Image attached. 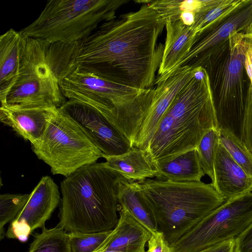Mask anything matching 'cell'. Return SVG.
I'll use <instances>...</instances> for the list:
<instances>
[{
  "mask_svg": "<svg viewBox=\"0 0 252 252\" xmlns=\"http://www.w3.org/2000/svg\"><path fill=\"white\" fill-rule=\"evenodd\" d=\"M164 27L165 20L147 3L105 22L80 41L60 44L59 78L79 68L123 85L153 88L164 46L158 40Z\"/></svg>",
  "mask_w": 252,
  "mask_h": 252,
  "instance_id": "1",
  "label": "cell"
},
{
  "mask_svg": "<svg viewBox=\"0 0 252 252\" xmlns=\"http://www.w3.org/2000/svg\"><path fill=\"white\" fill-rule=\"evenodd\" d=\"M212 128H218V125L209 78L199 66L174 98L144 151L154 167L197 149Z\"/></svg>",
  "mask_w": 252,
  "mask_h": 252,
  "instance_id": "2",
  "label": "cell"
},
{
  "mask_svg": "<svg viewBox=\"0 0 252 252\" xmlns=\"http://www.w3.org/2000/svg\"><path fill=\"white\" fill-rule=\"evenodd\" d=\"M123 177L104 162L82 167L61 182L58 227L70 232L113 230L119 217L118 193Z\"/></svg>",
  "mask_w": 252,
  "mask_h": 252,
  "instance_id": "3",
  "label": "cell"
},
{
  "mask_svg": "<svg viewBox=\"0 0 252 252\" xmlns=\"http://www.w3.org/2000/svg\"><path fill=\"white\" fill-rule=\"evenodd\" d=\"M141 196L157 231L170 245L226 200L212 184L147 179L138 182Z\"/></svg>",
  "mask_w": 252,
  "mask_h": 252,
  "instance_id": "4",
  "label": "cell"
},
{
  "mask_svg": "<svg viewBox=\"0 0 252 252\" xmlns=\"http://www.w3.org/2000/svg\"><path fill=\"white\" fill-rule=\"evenodd\" d=\"M67 99L87 104L114 125L134 147L153 102L155 88L140 89L119 84L76 68L59 82Z\"/></svg>",
  "mask_w": 252,
  "mask_h": 252,
  "instance_id": "5",
  "label": "cell"
},
{
  "mask_svg": "<svg viewBox=\"0 0 252 252\" xmlns=\"http://www.w3.org/2000/svg\"><path fill=\"white\" fill-rule=\"evenodd\" d=\"M252 34L235 33L207 61L218 128L226 129L240 138L251 82L245 68L246 54Z\"/></svg>",
  "mask_w": 252,
  "mask_h": 252,
  "instance_id": "6",
  "label": "cell"
},
{
  "mask_svg": "<svg viewBox=\"0 0 252 252\" xmlns=\"http://www.w3.org/2000/svg\"><path fill=\"white\" fill-rule=\"evenodd\" d=\"M129 0H50L37 18L20 32L25 37L49 43H72L114 19Z\"/></svg>",
  "mask_w": 252,
  "mask_h": 252,
  "instance_id": "7",
  "label": "cell"
},
{
  "mask_svg": "<svg viewBox=\"0 0 252 252\" xmlns=\"http://www.w3.org/2000/svg\"><path fill=\"white\" fill-rule=\"evenodd\" d=\"M37 157L47 164L54 175L65 177L103 158L83 128L58 108L41 137L32 144Z\"/></svg>",
  "mask_w": 252,
  "mask_h": 252,
  "instance_id": "8",
  "label": "cell"
},
{
  "mask_svg": "<svg viewBox=\"0 0 252 252\" xmlns=\"http://www.w3.org/2000/svg\"><path fill=\"white\" fill-rule=\"evenodd\" d=\"M49 44L26 37L18 77L1 105L59 108L67 101L48 60Z\"/></svg>",
  "mask_w": 252,
  "mask_h": 252,
  "instance_id": "9",
  "label": "cell"
},
{
  "mask_svg": "<svg viewBox=\"0 0 252 252\" xmlns=\"http://www.w3.org/2000/svg\"><path fill=\"white\" fill-rule=\"evenodd\" d=\"M252 222V192L227 200L170 245L173 252H199L236 239Z\"/></svg>",
  "mask_w": 252,
  "mask_h": 252,
  "instance_id": "10",
  "label": "cell"
},
{
  "mask_svg": "<svg viewBox=\"0 0 252 252\" xmlns=\"http://www.w3.org/2000/svg\"><path fill=\"white\" fill-rule=\"evenodd\" d=\"M235 33L252 34V0H245L231 12L197 34L189 54L168 73L181 67H202Z\"/></svg>",
  "mask_w": 252,
  "mask_h": 252,
  "instance_id": "11",
  "label": "cell"
},
{
  "mask_svg": "<svg viewBox=\"0 0 252 252\" xmlns=\"http://www.w3.org/2000/svg\"><path fill=\"white\" fill-rule=\"evenodd\" d=\"M84 130L104 156H118L129 151L128 139L102 114L92 106L67 99L60 108Z\"/></svg>",
  "mask_w": 252,
  "mask_h": 252,
  "instance_id": "12",
  "label": "cell"
},
{
  "mask_svg": "<svg viewBox=\"0 0 252 252\" xmlns=\"http://www.w3.org/2000/svg\"><path fill=\"white\" fill-rule=\"evenodd\" d=\"M61 197L57 185L49 176L43 177L23 209L10 222L6 236L25 242L33 231L44 227Z\"/></svg>",
  "mask_w": 252,
  "mask_h": 252,
  "instance_id": "13",
  "label": "cell"
},
{
  "mask_svg": "<svg viewBox=\"0 0 252 252\" xmlns=\"http://www.w3.org/2000/svg\"><path fill=\"white\" fill-rule=\"evenodd\" d=\"M194 68H179L156 78L155 94L138 135L135 147L145 150L158 125L174 98L192 78Z\"/></svg>",
  "mask_w": 252,
  "mask_h": 252,
  "instance_id": "14",
  "label": "cell"
},
{
  "mask_svg": "<svg viewBox=\"0 0 252 252\" xmlns=\"http://www.w3.org/2000/svg\"><path fill=\"white\" fill-rule=\"evenodd\" d=\"M58 108L0 105V120L32 144L43 134Z\"/></svg>",
  "mask_w": 252,
  "mask_h": 252,
  "instance_id": "15",
  "label": "cell"
},
{
  "mask_svg": "<svg viewBox=\"0 0 252 252\" xmlns=\"http://www.w3.org/2000/svg\"><path fill=\"white\" fill-rule=\"evenodd\" d=\"M214 182L217 191L226 200L248 191L252 179L219 142L214 162Z\"/></svg>",
  "mask_w": 252,
  "mask_h": 252,
  "instance_id": "16",
  "label": "cell"
},
{
  "mask_svg": "<svg viewBox=\"0 0 252 252\" xmlns=\"http://www.w3.org/2000/svg\"><path fill=\"white\" fill-rule=\"evenodd\" d=\"M26 37L10 29L0 36V99L5 103L6 96L19 76Z\"/></svg>",
  "mask_w": 252,
  "mask_h": 252,
  "instance_id": "17",
  "label": "cell"
},
{
  "mask_svg": "<svg viewBox=\"0 0 252 252\" xmlns=\"http://www.w3.org/2000/svg\"><path fill=\"white\" fill-rule=\"evenodd\" d=\"M152 233L125 210L119 209V219L103 250L146 252Z\"/></svg>",
  "mask_w": 252,
  "mask_h": 252,
  "instance_id": "18",
  "label": "cell"
},
{
  "mask_svg": "<svg viewBox=\"0 0 252 252\" xmlns=\"http://www.w3.org/2000/svg\"><path fill=\"white\" fill-rule=\"evenodd\" d=\"M166 38L158 77L166 75L189 54L196 36L180 21L166 22Z\"/></svg>",
  "mask_w": 252,
  "mask_h": 252,
  "instance_id": "19",
  "label": "cell"
},
{
  "mask_svg": "<svg viewBox=\"0 0 252 252\" xmlns=\"http://www.w3.org/2000/svg\"><path fill=\"white\" fill-rule=\"evenodd\" d=\"M157 180L187 182L200 181L205 175L197 149L181 154L154 166Z\"/></svg>",
  "mask_w": 252,
  "mask_h": 252,
  "instance_id": "20",
  "label": "cell"
},
{
  "mask_svg": "<svg viewBox=\"0 0 252 252\" xmlns=\"http://www.w3.org/2000/svg\"><path fill=\"white\" fill-rule=\"evenodd\" d=\"M106 164L125 178L141 182L155 177L157 172L148 159L145 151L135 147L118 156L103 157Z\"/></svg>",
  "mask_w": 252,
  "mask_h": 252,
  "instance_id": "21",
  "label": "cell"
},
{
  "mask_svg": "<svg viewBox=\"0 0 252 252\" xmlns=\"http://www.w3.org/2000/svg\"><path fill=\"white\" fill-rule=\"evenodd\" d=\"M139 182L124 178L120 182L118 200L120 209L129 214L152 234L158 231L153 218L139 191Z\"/></svg>",
  "mask_w": 252,
  "mask_h": 252,
  "instance_id": "22",
  "label": "cell"
},
{
  "mask_svg": "<svg viewBox=\"0 0 252 252\" xmlns=\"http://www.w3.org/2000/svg\"><path fill=\"white\" fill-rule=\"evenodd\" d=\"M208 0H146L163 18L165 22L180 21L186 26L193 27L198 13Z\"/></svg>",
  "mask_w": 252,
  "mask_h": 252,
  "instance_id": "23",
  "label": "cell"
},
{
  "mask_svg": "<svg viewBox=\"0 0 252 252\" xmlns=\"http://www.w3.org/2000/svg\"><path fill=\"white\" fill-rule=\"evenodd\" d=\"M29 252H72L69 233L58 226L43 227L41 232L34 236Z\"/></svg>",
  "mask_w": 252,
  "mask_h": 252,
  "instance_id": "24",
  "label": "cell"
},
{
  "mask_svg": "<svg viewBox=\"0 0 252 252\" xmlns=\"http://www.w3.org/2000/svg\"><path fill=\"white\" fill-rule=\"evenodd\" d=\"M245 0H208L198 13L192 30L196 35L212 24L228 14Z\"/></svg>",
  "mask_w": 252,
  "mask_h": 252,
  "instance_id": "25",
  "label": "cell"
},
{
  "mask_svg": "<svg viewBox=\"0 0 252 252\" xmlns=\"http://www.w3.org/2000/svg\"><path fill=\"white\" fill-rule=\"evenodd\" d=\"M220 142L234 160L252 179V154L234 133L224 128H218Z\"/></svg>",
  "mask_w": 252,
  "mask_h": 252,
  "instance_id": "26",
  "label": "cell"
},
{
  "mask_svg": "<svg viewBox=\"0 0 252 252\" xmlns=\"http://www.w3.org/2000/svg\"><path fill=\"white\" fill-rule=\"evenodd\" d=\"M113 230L98 232L69 233L72 252H100L110 240Z\"/></svg>",
  "mask_w": 252,
  "mask_h": 252,
  "instance_id": "27",
  "label": "cell"
},
{
  "mask_svg": "<svg viewBox=\"0 0 252 252\" xmlns=\"http://www.w3.org/2000/svg\"><path fill=\"white\" fill-rule=\"evenodd\" d=\"M220 142L218 128L209 130L202 138L197 148L201 166L205 174L214 182V162L216 151Z\"/></svg>",
  "mask_w": 252,
  "mask_h": 252,
  "instance_id": "28",
  "label": "cell"
},
{
  "mask_svg": "<svg viewBox=\"0 0 252 252\" xmlns=\"http://www.w3.org/2000/svg\"><path fill=\"white\" fill-rule=\"evenodd\" d=\"M30 194L4 193L0 195V240L4 238V227L11 222L23 209Z\"/></svg>",
  "mask_w": 252,
  "mask_h": 252,
  "instance_id": "29",
  "label": "cell"
},
{
  "mask_svg": "<svg viewBox=\"0 0 252 252\" xmlns=\"http://www.w3.org/2000/svg\"><path fill=\"white\" fill-rule=\"evenodd\" d=\"M240 140L252 154V87L251 85L246 102Z\"/></svg>",
  "mask_w": 252,
  "mask_h": 252,
  "instance_id": "30",
  "label": "cell"
},
{
  "mask_svg": "<svg viewBox=\"0 0 252 252\" xmlns=\"http://www.w3.org/2000/svg\"><path fill=\"white\" fill-rule=\"evenodd\" d=\"M146 252H173L162 233L157 231L152 234L148 242Z\"/></svg>",
  "mask_w": 252,
  "mask_h": 252,
  "instance_id": "31",
  "label": "cell"
},
{
  "mask_svg": "<svg viewBox=\"0 0 252 252\" xmlns=\"http://www.w3.org/2000/svg\"><path fill=\"white\" fill-rule=\"evenodd\" d=\"M234 252H252V222L235 239Z\"/></svg>",
  "mask_w": 252,
  "mask_h": 252,
  "instance_id": "32",
  "label": "cell"
},
{
  "mask_svg": "<svg viewBox=\"0 0 252 252\" xmlns=\"http://www.w3.org/2000/svg\"><path fill=\"white\" fill-rule=\"evenodd\" d=\"M235 239L224 241L199 252H234Z\"/></svg>",
  "mask_w": 252,
  "mask_h": 252,
  "instance_id": "33",
  "label": "cell"
},
{
  "mask_svg": "<svg viewBox=\"0 0 252 252\" xmlns=\"http://www.w3.org/2000/svg\"><path fill=\"white\" fill-rule=\"evenodd\" d=\"M245 68L252 87V44L249 47L246 54Z\"/></svg>",
  "mask_w": 252,
  "mask_h": 252,
  "instance_id": "34",
  "label": "cell"
},
{
  "mask_svg": "<svg viewBox=\"0 0 252 252\" xmlns=\"http://www.w3.org/2000/svg\"><path fill=\"white\" fill-rule=\"evenodd\" d=\"M250 190L252 191V186L251 187V188L250 189Z\"/></svg>",
  "mask_w": 252,
  "mask_h": 252,
  "instance_id": "35",
  "label": "cell"
},
{
  "mask_svg": "<svg viewBox=\"0 0 252 252\" xmlns=\"http://www.w3.org/2000/svg\"></svg>",
  "mask_w": 252,
  "mask_h": 252,
  "instance_id": "36",
  "label": "cell"
}]
</instances>
